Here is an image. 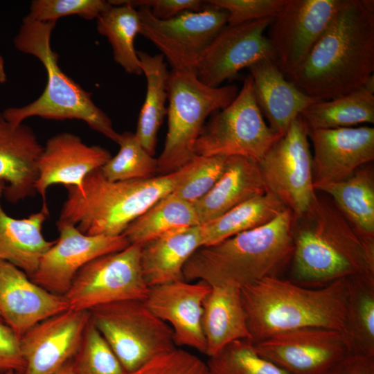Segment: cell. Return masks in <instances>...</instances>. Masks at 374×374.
Listing matches in <instances>:
<instances>
[{
  "label": "cell",
  "mask_w": 374,
  "mask_h": 374,
  "mask_svg": "<svg viewBox=\"0 0 374 374\" xmlns=\"http://www.w3.org/2000/svg\"><path fill=\"white\" fill-rule=\"evenodd\" d=\"M91 321L107 341L125 373L133 372L176 346L171 328L142 300H126L89 310Z\"/></svg>",
  "instance_id": "obj_8"
},
{
  "label": "cell",
  "mask_w": 374,
  "mask_h": 374,
  "mask_svg": "<svg viewBox=\"0 0 374 374\" xmlns=\"http://www.w3.org/2000/svg\"><path fill=\"white\" fill-rule=\"evenodd\" d=\"M111 6L96 19L98 32L107 38L115 62L130 75H141L142 70L134 40L140 31L136 8L127 1H109Z\"/></svg>",
  "instance_id": "obj_32"
},
{
  "label": "cell",
  "mask_w": 374,
  "mask_h": 374,
  "mask_svg": "<svg viewBox=\"0 0 374 374\" xmlns=\"http://www.w3.org/2000/svg\"><path fill=\"white\" fill-rule=\"evenodd\" d=\"M202 246L201 224L174 229L143 244L140 260L147 285L184 280L185 264Z\"/></svg>",
  "instance_id": "obj_24"
},
{
  "label": "cell",
  "mask_w": 374,
  "mask_h": 374,
  "mask_svg": "<svg viewBox=\"0 0 374 374\" xmlns=\"http://www.w3.org/2000/svg\"><path fill=\"white\" fill-rule=\"evenodd\" d=\"M267 192L258 161L231 157H227L225 170L217 183L193 206L203 224Z\"/></svg>",
  "instance_id": "obj_25"
},
{
  "label": "cell",
  "mask_w": 374,
  "mask_h": 374,
  "mask_svg": "<svg viewBox=\"0 0 374 374\" xmlns=\"http://www.w3.org/2000/svg\"><path fill=\"white\" fill-rule=\"evenodd\" d=\"M292 281L320 287L357 276L374 277V244L364 242L330 197L316 193L295 217Z\"/></svg>",
  "instance_id": "obj_2"
},
{
  "label": "cell",
  "mask_w": 374,
  "mask_h": 374,
  "mask_svg": "<svg viewBox=\"0 0 374 374\" xmlns=\"http://www.w3.org/2000/svg\"><path fill=\"white\" fill-rule=\"evenodd\" d=\"M53 374H75L71 366V361Z\"/></svg>",
  "instance_id": "obj_45"
},
{
  "label": "cell",
  "mask_w": 374,
  "mask_h": 374,
  "mask_svg": "<svg viewBox=\"0 0 374 374\" xmlns=\"http://www.w3.org/2000/svg\"><path fill=\"white\" fill-rule=\"evenodd\" d=\"M342 0H286L268 27L274 62L285 77L305 60Z\"/></svg>",
  "instance_id": "obj_13"
},
{
  "label": "cell",
  "mask_w": 374,
  "mask_h": 374,
  "mask_svg": "<svg viewBox=\"0 0 374 374\" xmlns=\"http://www.w3.org/2000/svg\"><path fill=\"white\" fill-rule=\"evenodd\" d=\"M89 321V311L68 309L30 328L20 338L21 374H53L71 362Z\"/></svg>",
  "instance_id": "obj_17"
},
{
  "label": "cell",
  "mask_w": 374,
  "mask_h": 374,
  "mask_svg": "<svg viewBox=\"0 0 374 374\" xmlns=\"http://www.w3.org/2000/svg\"><path fill=\"white\" fill-rule=\"evenodd\" d=\"M191 168V160L178 170L149 179L112 181L100 169L87 175L82 190L65 186L67 198L57 224H70L86 235H119L159 199L172 193Z\"/></svg>",
  "instance_id": "obj_5"
},
{
  "label": "cell",
  "mask_w": 374,
  "mask_h": 374,
  "mask_svg": "<svg viewBox=\"0 0 374 374\" xmlns=\"http://www.w3.org/2000/svg\"><path fill=\"white\" fill-rule=\"evenodd\" d=\"M363 87H365L366 89H368V91H370L371 92L374 93V75L373 74H372L371 76L368 78V79L365 82Z\"/></svg>",
  "instance_id": "obj_47"
},
{
  "label": "cell",
  "mask_w": 374,
  "mask_h": 374,
  "mask_svg": "<svg viewBox=\"0 0 374 374\" xmlns=\"http://www.w3.org/2000/svg\"><path fill=\"white\" fill-rule=\"evenodd\" d=\"M200 225L193 204L170 193L132 222L123 232L130 244H143L170 231Z\"/></svg>",
  "instance_id": "obj_33"
},
{
  "label": "cell",
  "mask_w": 374,
  "mask_h": 374,
  "mask_svg": "<svg viewBox=\"0 0 374 374\" xmlns=\"http://www.w3.org/2000/svg\"><path fill=\"white\" fill-rule=\"evenodd\" d=\"M211 288L202 280H185L149 288L145 305L171 328L176 347H189L206 355L202 320L203 304Z\"/></svg>",
  "instance_id": "obj_19"
},
{
  "label": "cell",
  "mask_w": 374,
  "mask_h": 374,
  "mask_svg": "<svg viewBox=\"0 0 374 374\" xmlns=\"http://www.w3.org/2000/svg\"><path fill=\"white\" fill-rule=\"evenodd\" d=\"M205 2L226 11L227 25L236 26L275 17L283 9L286 0H208Z\"/></svg>",
  "instance_id": "obj_40"
},
{
  "label": "cell",
  "mask_w": 374,
  "mask_h": 374,
  "mask_svg": "<svg viewBox=\"0 0 374 374\" xmlns=\"http://www.w3.org/2000/svg\"><path fill=\"white\" fill-rule=\"evenodd\" d=\"M316 191L331 198L357 235L374 244V169L362 166L347 179L323 185Z\"/></svg>",
  "instance_id": "obj_28"
},
{
  "label": "cell",
  "mask_w": 374,
  "mask_h": 374,
  "mask_svg": "<svg viewBox=\"0 0 374 374\" xmlns=\"http://www.w3.org/2000/svg\"><path fill=\"white\" fill-rule=\"evenodd\" d=\"M324 374H374V356L350 353Z\"/></svg>",
  "instance_id": "obj_44"
},
{
  "label": "cell",
  "mask_w": 374,
  "mask_h": 374,
  "mask_svg": "<svg viewBox=\"0 0 374 374\" xmlns=\"http://www.w3.org/2000/svg\"><path fill=\"white\" fill-rule=\"evenodd\" d=\"M135 8L146 7L158 19H168L186 11L197 12L206 4L200 0H134L127 1Z\"/></svg>",
  "instance_id": "obj_42"
},
{
  "label": "cell",
  "mask_w": 374,
  "mask_h": 374,
  "mask_svg": "<svg viewBox=\"0 0 374 374\" xmlns=\"http://www.w3.org/2000/svg\"><path fill=\"white\" fill-rule=\"evenodd\" d=\"M248 69L258 107L269 127L277 133H285L297 116L320 100L294 86L272 60H260Z\"/></svg>",
  "instance_id": "obj_23"
},
{
  "label": "cell",
  "mask_w": 374,
  "mask_h": 374,
  "mask_svg": "<svg viewBox=\"0 0 374 374\" xmlns=\"http://www.w3.org/2000/svg\"><path fill=\"white\" fill-rule=\"evenodd\" d=\"M361 1L368 11L374 13V1L373 0H361Z\"/></svg>",
  "instance_id": "obj_48"
},
{
  "label": "cell",
  "mask_w": 374,
  "mask_h": 374,
  "mask_svg": "<svg viewBox=\"0 0 374 374\" xmlns=\"http://www.w3.org/2000/svg\"><path fill=\"white\" fill-rule=\"evenodd\" d=\"M117 154L100 168L104 177L112 181L149 179L157 176V159L142 146L135 133L120 134Z\"/></svg>",
  "instance_id": "obj_35"
},
{
  "label": "cell",
  "mask_w": 374,
  "mask_h": 374,
  "mask_svg": "<svg viewBox=\"0 0 374 374\" xmlns=\"http://www.w3.org/2000/svg\"><path fill=\"white\" fill-rule=\"evenodd\" d=\"M352 353L374 356V277L348 278V299L343 331Z\"/></svg>",
  "instance_id": "obj_34"
},
{
  "label": "cell",
  "mask_w": 374,
  "mask_h": 374,
  "mask_svg": "<svg viewBox=\"0 0 374 374\" xmlns=\"http://www.w3.org/2000/svg\"><path fill=\"white\" fill-rule=\"evenodd\" d=\"M282 135L266 123L249 75L234 100L205 124L194 152L204 157H243L258 162Z\"/></svg>",
  "instance_id": "obj_9"
},
{
  "label": "cell",
  "mask_w": 374,
  "mask_h": 374,
  "mask_svg": "<svg viewBox=\"0 0 374 374\" xmlns=\"http://www.w3.org/2000/svg\"><path fill=\"white\" fill-rule=\"evenodd\" d=\"M57 21L42 22L23 19L14 38L15 48L36 57L46 71V87L40 96L21 107H9L3 116L15 125L23 123L29 117L51 120L77 119L118 143V134L109 116L91 99V93L84 90L60 68L58 54L52 50L51 37Z\"/></svg>",
  "instance_id": "obj_6"
},
{
  "label": "cell",
  "mask_w": 374,
  "mask_h": 374,
  "mask_svg": "<svg viewBox=\"0 0 374 374\" xmlns=\"http://www.w3.org/2000/svg\"><path fill=\"white\" fill-rule=\"evenodd\" d=\"M57 226L58 239L44 253L30 276L34 283L55 294L64 296L77 273L88 262L130 244L123 234L89 235L70 224Z\"/></svg>",
  "instance_id": "obj_15"
},
{
  "label": "cell",
  "mask_w": 374,
  "mask_h": 374,
  "mask_svg": "<svg viewBox=\"0 0 374 374\" xmlns=\"http://www.w3.org/2000/svg\"><path fill=\"white\" fill-rule=\"evenodd\" d=\"M140 244L99 256L75 275L65 294L69 309L90 310L98 305L147 298L149 287L141 267Z\"/></svg>",
  "instance_id": "obj_11"
},
{
  "label": "cell",
  "mask_w": 374,
  "mask_h": 374,
  "mask_svg": "<svg viewBox=\"0 0 374 374\" xmlns=\"http://www.w3.org/2000/svg\"><path fill=\"white\" fill-rule=\"evenodd\" d=\"M2 374H21V373L16 371H8L4 373H2Z\"/></svg>",
  "instance_id": "obj_49"
},
{
  "label": "cell",
  "mask_w": 374,
  "mask_h": 374,
  "mask_svg": "<svg viewBox=\"0 0 374 374\" xmlns=\"http://www.w3.org/2000/svg\"><path fill=\"white\" fill-rule=\"evenodd\" d=\"M301 116L308 130L335 129L374 123V93L365 87L308 107Z\"/></svg>",
  "instance_id": "obj_31"
},
{
  "label": "cell",
  "mask_w": 374,
  "mask_h": 374,
  "mask_svg": "<svg viewBox=\"0 0 374 374\" xmlns=\"http://www.w3.org/2000/svg\"><path fill=\"white\" fill-rule=\"evenodd\" d=\"M111 158L107 149L88 145L72 133H60L49 138L39 159L35 184L36 193L42 198L41 210L49 214L46 191L51 185L72 186L80 190L87 175L100 169Z\"/></svg>",
  "instance_id": "obj_20"
},
{
  "label": "cell",
  "mask_w": 374,
  "mask_h": 374,
  "mask_svg": "<svg viewBox=\"0 0 374 374\" xmlns=\"http://www.w3.org/2000/svg\"><path fill=\"white\" fill-rule=\"evenodd\" d=\"M240 292L253 344L304 328L344 331L348 278L309 287L278 276L267 277L242 287Z\"/></svg>",
  "instance_id": "obj_4"
},
{
  "label": "cell",
  "mask_w": 374,
  "mask_h": 374,
  "mask_svg": "<svg viewBox=\"0 0 374 374\" xmlns=\"http://www.w3.org/2000/svg\"><path fill=\"white\" fill-rule=\"evenodd\" d=\"M258 163L267 191L295 217L308 210L316 190L308 128L301 114Z\"/></svg>",
  "instance_id": "obj_12"
},
{
  "label": "cell",
  "mask_w": 374,
  "mask_h": 374,
  "mask_svg": "<svg viewBox=\"0 0 374 374\" xmlns=\"http://www.w3.org/2000/svg\"><path fill=\"white\" fill-rule=\"evenodd\" d=\"M253 344L260 356L290 374H324L352 353L343 331L325 328L280 332Z\"/></svg>",
  "instance_id": "obj_14"
},
{
  "label": "cell",
  "mask_w": 374,
  "mask_h": 374,
  "mask_svg": "<svg viewBox=\"0 0 374 374\" xmlns=\"http://www.w3.org/2000/svg\"><path fill=\"white\" fill-rule=\"evenodd\" d=\"M202 323L208 357L233 341L251 340L240 289L212 286L203 304Z\"/></svg>",
  "instance_id": "obj_26"
},
{
  "label": "cell",
  "mask_w": 374,
  "mask_h": 374,
  "mask_svg": "<svg viewBox=\"0 0 374 374\" xmlns=\"http://www.w3.org/2000/svg\"><path fill=\"white\" fill-rule=\"evenodd\" d=\"M286 209L287 207L275 195L267 191L201 224L203 246L216 244L262 226Z\"/></svg>",
  "instance_id": "obj_30"
},
{
  "label": "cell",
  "mask_w": 374,
  "mask_h": 374,
  "mask_svg": "<svg viewBox=\"0 0 374 374\" xmlns=\"http://www.w3.org/2000/svg\"><path fill=\"white\" fill-rule=\"evenodd\" d=\"M110 6L109 1L105 0H34L27 16L42 22L57 21L69 15L90 20L97 19Z\"/></svg>",
  "instance_id": "obj_39"
},
{
  "label": "cell",
  "mask_w": 374,
  "mask_h": 374,
  "mask_svg": "<svg viewBox=\"0 0 374 374\" xmlns=\"http://www.w3.org/2000/svg\"><path fill=\"white\" fill-rule=\"evenodd\" d=\"M125 374H208L206 363L181 348L157 356L140 368Z\"/></svg>",
  "instance_id": "obj_41"
},
{
  "label": "cell",
  "mask_w": 374,
  "mask_h": 374,
  "mask_svg": "<svg viewBox=\"0 0 374 374\" xmlns=\"http://www.w3.org/2000/svg\"><path fill=\"white\" fill-rule=\"evenodd\" d=\"M6 79L4 60L3 57L0 55V83H4L6 81Z\"/></svg>",
  "instance_id": "obj_46"
},
{
  "label": "cell",
  "mask_w": 374,
  "mask_h": 374,
  "mask_svg": "<svg viewBox=\"0 0 374 374\" xmlns=\"http://www.w3.org/2000/svg\"><path fill=\"white\" fill-rule=\"evenodd\" d=\"M24 368L20 339L0 320V374L10 371L21 373Z\"/></svg>",
  "instance_id": "obj_43"
},
{
  "label": "cell",
  "mask_w": 374,
  "mask_h": 374,
  "mask_svg": "<svg viewBox=\"0 0 374 374\" xmlns=\"http://www.w3.org/2000/svg\"><path fill=\"white\" fill-rule=\"evenodd\" d=\"M294 220L287 208L262 226L199 247L184 267V280L241 289L278 276L292 261Z\"/></svg>",
  "instance_id": "obj_3"
},
{
  "label": "cell",
  "mask_w": 374,
  "mask_h": 374,
  "mask_svg": "<svg viewBox=\"0 0 374 374\" xmlns=\"http://www.w3.org/2000/svg\"><path fill=\"white\" fill-rule=\"evenodd\" d=\"M374 71V13L361 0H342L303 63L286 78L309 96L328 100L363 87Z\"/></svg>",
  "instance_id": "obj_1"
},
{
  "label": "cell",
  "mask_w": 374,
  "mask_h": 374,
  "mask_svg": "<svg viewBox=\"0 0 374 374\" xmlns=\"http://www.w3.org/2000/svg\"><path fill=\"white\" fill-rule=\"evenodd\" d=\"M71 361L75 374H125L112 349L90 321Z\"/></svg>",
  "instance_id": "obj_37"
},
{
  "label": "cell",
  "mask_w": 374,
  "mask_h": 374,
  "mask_svg": "<svg viewBox=\"0 0 374 374\" xmlns=\"http://www.w3.org/2000/svg\"><path fill=\"white\" fill-rule=\"evenodd\" d=\"M308 137L315 190L347 179L374 159V127L370 125L308 130Z\"/></svg>",
  "instance_id": "obj_18"
},
{
  "label": "cell",
  "mask_w": 374,
  "mask_h": 374,
  "mask_svg": "<svg viewBox=\"0 0 374 374\" xmlns=\"http://www.w3.org/2000/svg\"><path fill=\"white\" fill-rule=\"evenodd\" d=\"M4 188L5 184L0 182V260L11 263L30 277L42 256L55 242L46 240L42 233L48 215L41 210L26 218L10 217L1 203Z\"/></svg>",
  "instance_id": "obj_27"
},
{
  "label": "cell",
  "mask_w": 374,
  "mask_h": 374,
  "mask_svg": "<svg viewBox=\"0 0 374 374\" xmlns=\"http://www.w3.org/2000/svg\"><path fill=\"white\" fill-rule=\"evenodd\" d=\"M206 4L200 11H186L164 20L155 18L146 7L137 8L139 34L159 50L172 71L196 75L207 48L227 25L226 11Z\"/></svg>",
  "instance_id": "obj_10"
},
{
  "label": "cell",
  "mask_w": 374,
  "mask_h": 374,
  "mask_svg": "<svg viewBox=\"0 0 374 374\" xmlns=\"http://www.w3.org/2000/svg\"><path fill=\"white\" fill-rule=\"evenodd\" d=\"M272 19L225 26L205 51L196 73L198 79L217 87L244 68L265 59L274 61L273 48L265 34Z\"/></svg>",
  "instance_id": "obj_16"
},
{
  "label": "cell",
  "mask_w": 374,
  "mask_h": 374,
  "mask_svg": "<svg viewBox=\"0 0 374 374\" xmlns=\"http://www.w3.org/2000/svg\"><path fill=\"white\" fill-rule=\"evenodd\" d=\"M142 74L146 78L145 98L141 109L135 134L143 148L154 156L157 133L167 115L170 72L163 56L137 51Z\"/></svg>",
  "instance_id": "obj_29"
},
{
  "label": "cell",
  "mask_w": 374,
  "mask_h": 374,
  "mask_svg": "<svg viewBox=\"0 0 374 374\" xmlns=\"http://www.w3.org/2000/svg\"><path fill=\"white\" fill-rule=\"evenodd\" d=\"M68 309L64 296L48 292L0 260V320L19 339L37 323Z\"/></svg>",
  "instance_id": "obj_21"
},
{
  "label": "cell",
  "mask_w": 374,
  "mask_h": 374,
  "mask_svg": "<svg viewBox=\"0 0 374 374\" xmlns=\"http://www.w3.org/2000/svg\"><path fill=\"white\" fill-rule=\"evenodd\" d=\"M206 363L208 374H290L260 356L249 339L229 343Z\"/></svg>",
  "instance_id": "obj_36"
},
{
  "label": "cell",
  "mask_w": 374,
  "mask_h": 374,
  "mask_svg": "<svg viewBox=\"0 0 374 374\" xmlns=\"http://www.w3.org/2000/svg\"><path fill=\"white\" fill-rule=\"evenodd\" d=\"M227 157L195 155L191 168L173 194L194 204L206 195L223 174Z\"/></svg>",
  "instance_id": "obj_38"
},
{
  "label": "cell",
  "mask_w": 374,
  "mask_h": 374,
  "mask_svg": "<svg viewBox=\"0 0 374 374\" xmlns=\"http://www.w3.org/2000/svg\"><path fill=\"white\" fill-rule=\"evenodd\" d=\"M234 84L209 87L196 75L170 72L168 132L163 150L157 158V173L178 170L195 156L194 147L212 114L228 106L236 97Z\"/></svg>",
  "instance_id": "obj_7"
},
{
  "label": "cell",
  "mask_w": 374,
  "mask_h": 374,
  "mask_svg": "<svg viewBox=\"0 0 374 374\" xmlns=\"http://www.w3.org/2000/svg\"><path fill=\"white\" fill-rule=\"evenodd\" d=\"M43 150L33 130L15 125L0 113V182L6 199L16 204L36 193L38 161Z\"/></svg>",
  "instance_id": "obj_22"
}]
</instances>
